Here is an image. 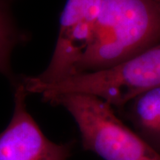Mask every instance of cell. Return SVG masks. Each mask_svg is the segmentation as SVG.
I'll use <instances>...</instances> for the list:
<instances>
[{
	"label": "cell",
	"mask_w": 160,
	"mask_h": 160,
	"mask_svg": "<svg viewBox=\"0 0 160 160\" xmlns=\"http://www.w3.org/2000/svg\"><path fill=\"white\" fill-rule=\"evenodd\" d=\"M28 93H37L48 102L64 94H87L111 106L122 107L149 90L160 86V45L131 59L100 71L77 73L54 83L22 79Z\"/></svg>",
	"instance_id": "2"
},
{
	"label": "cell",
	"mask_w": 160,
	"mask_h": 160,
	"mask_svg": "<svg viewBox=\"0 0 160 160\" xmlns=\"http://www.w3.org/2000/svg\"><path fill=\"white\" fill-rule=\"evenodd\" d=\"M48 102L71 113L79 127L84 148L104 160H160L159 152L127 127L104 100L72 93Z\"/></svg>",
	"instance_id": "3"
},
{
	"label": "cell",
	"mask_w": 160,
	"mask_h": 160,
	"mask_svg": "<svg viewBox=\"0 0 160 160\" xmlns=\"http://www.w3.org/2000/svg\"><path fill=\"white\" fill-rule=\"evenodd\" d=\"M29 39L27 33L18 27L11 13V0H0V73L13 85L19 82L11 65L12 52Z\"/></svg>",
	"instance_id": "5"
},
{
	"label": "cell",
	"mask_w": 160,
	"mask_h": 160,
	"mask_svg": "<svg viewBox=\"0 0 160 160\" xmlns=\"http://www.w3.org/2000/svg\"><path fill=\"white\" fill-rule=\"evenodd\" d=\"M133 101V116L142 129L157 137L160 125V86L149 90Z\"/></svg>",
	"instance_id": "6"
},
{
	"label": "cell",
	"mask_w": 160,
	"mask_h": 160,
	"mask_svg": "<svg viewBox=\"0 0 160 160\" xmlns=\"http://www.w3.org/2000/svg\"><path fill=\"white\" fill-rule=\"evenodd\" d=\"M14 86L13 117L0 133V160H67L69 146L45 137L28 111L25 98L28 93L21 79Z\"/></svg>",
	"instance_id": "4"
},
{
	"label": "cell",
	"mask_w": 160,
	"mask_h": 160,
	"mask_svg": "<svg viewBox=\"0 0 160 160\" xmlns=\"http://www.w3.org/2000/svg\"><path fill=\"white\" fill-rule=\"evenodd\" d=\"M159 37L160 5L155 0H103L74 75L123 62L151 48Z\"/></svg>",
	"instance_id": "1"
}]
</instances>
